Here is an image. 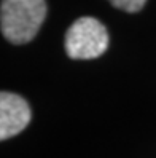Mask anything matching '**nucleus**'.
Here are the masks:
<instances>
[{
    "label": "nucleus",
    "instance_id": "nucleus-1",
    "mask_svg": "<svg viewBox=\"0 0 156 158\" xmlns=\"http://www.w3.org/2000/svg\"><path fill=\"white\" fill-rule=\"evenodd\" d=\"M45 18V0H2L0 5V29L5 39L14 45L30 42Z\"/></svg>",
    "mask_w": 156,
    "mask_h": 158
},
{
    "label": "nucleus",
    "instance_id": "nucleus-2",
    "mask_svg": "<svg viewBox=\"0 0 156 158\" xmlns=\"http://www.w3.org/2000/svg\"><path fill=\"white\" fill-rule=\"evenodd\" d=\"M108 48V32L96 18L83 16L66 34V53L72 59H94Z\"/></svg>",
    "mask_w": 156,
    "mask_h": 158
},
{
    "label": "nucleus",
    "instance_id": "nucleus-3",
    "mask_svg": "<svg viewBox=\"0 0 156 158\" xmlns=\"http://www.w3.org/2000/svg\"><path fill=\"white\" fill-rule=\"evenodd\" d=\"M32 112L27 101L14 93H0V139L6 141L19 134L30 123Z\"/></svg>",
    "mask_w": 156,
    "mask_h": 158
},
{
    "label": "nucleus",
    "instance_id": "nucleus-4",
    "mask_svg": "<svg viewBox=\"0 0 156 158\" xmlns=\"http://www.w3.org/2000/svg\"><path fill=\"white\" fill-rule=\"evenodd\" d=\"M115 8L126 13H137L140 11L146 0H108Z\"/></svg>",
    "mask_w": 156,
    "mask_h": 158
}]
</instances>
